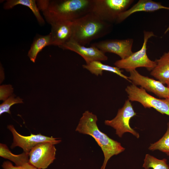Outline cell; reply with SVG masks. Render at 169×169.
Masks as SVG:
<instances>
[{
	"instance_id": "5b68a950",
	"label": "cell",
	"mask_w": 169,
	"mask_h": 169,
	"mask_svg": "<svg viewBox=\"0 0 169 169\" xmlns=\"http://www.w3.org/2000/svg\"><path fill=\"white\" fill-rule=\"evenodd\" d=\"M133 0H93L91 12L104 21L115 23L119 15L128 9Z\"/></svg>"
},
{
	"instance_id": "7c38bea8",
	"label": "cell",
	"mask_w": 169,
	"mask_h": 169,
	"mask_svg": "<svg viewBox=\"0 0 169 169\" xmlns=\"http://www.w3.org/2000/svg\"><path fill=\"white\" fill-rule=\"evenodd\" d=\"M63 49L69 50L78 54L84 60L86 64L95 61H104L108 59L105 53L95 46L91 45L86 47L81 45L71 39L59 47Z\"/></svg>"
},
{
	"instance_id": "9a60e30c",
	"label": "cell",
	"mask_w": 169,
	"mask_h": 169,
	"mask_svg": "<svg viewBox=\"0 0 169 169\" xmlns=\"http://www.w3.org/2000/svg\"><path fill=\"white\" fill-rule=\"evenodd\" d=\"M156 65L151 75L163 84H169V51L155 60Z\"/></svg>"
},
{
	"instance_id": "4fadbf2b",
	"label": "cell",
	"mask_w": 169,
	"mask_h": 169,
	"mask_svg": "<svg viewBox=\"0 0 169 169\" xmlns=\"http://www.w3.org/2000/svg\"><path fill=\"white\" fill-rule=\"evenodd\" d=\"M50 25L51 30L50 33L51 37V45L59 47L71 39L73 33L72 21H59Z\"/></svg>"
},
{
	"instance_id": "2e32d148",
	"label": "cell",
	"mask_w": 169,
	"mask_h": 169,
	"mask_svg": "<svg viewBox=\"0 0 169 169\" xmlns=\"http://www.w3.org/2000/svg\"><path fill=\"white\" fill-rule=\"evenodd\" d=\"M83 67L96 76L102 75L103 71L113 72L126 80L131 82L129 77L124 75L122 71L116 66H112L104 64L100 61H95L88 64L82 65Z\"/></svg>"
},
{
	"instance_id": "ac0fdd59",
	"label": "cell",
	"mask_w": 169,
	"mask_h": 169,
	"mask_svg": "<svg viewBox=\"0 0 169 169\" xmlns=\"http://www.w3.org/2000/svg\"><path fill=\"white\" fill-rule=\"evenodd\" d=\"M21 5L28 8L32 12L39 24L43 25L45 21L40 14L35 0H8L4 3L3 8L6 10L12 9L16 5Z\"/></svg>"
},
{
	"instance_id": "484cf974",
	"label": "cell",
	"mask_w": 169,
	"mask_h": 169,
	"mask_svg": "<svg viewBox=\"0 0 169 169\" xmlns=\"http://www.w3.org/2000/svg\"><path fill=\"white\" fill-rule=\"evenodd\" d=\"M167 87L168 88H169V84L168 85H167Z\"/></svg>"
},
{
	"instance_id": "3957f363",
	"label": "cell",
	"mask_w": 169,
	"mask_h": 169,
	"mask_svg": "<svg viewBox=\"0 0 169 169\" xmlns=\"http://www.w3.org/2000/svg\"><path fill=\"white\" fill-rule=\"evenodd\" d=\"M72 21L71 39L84 46L104 37L113 28L111 23L103 21L92 12Z\"/></svg>"
},
{
	"instance_id": "603a6c76",
	"label": "cell",
	"mask_w": 169,
	"mask_h": 169,
	"mask_svg": "<svg viewBox=\"0 0 169 169\" xmlns=\"http://www.w3.org/2000/svg\"><path fill=\"white\" fill-rule=\"evenodd\" d=\"M0 100L5 101L11 96L13 92V88L10 84L3 85L0 87Z\"/></svg>"
},
{
	"instance_id": "e0dca14e",
	"label": "cell",
	"mask_w": 169,
	"mask_h": 169,
	"mask_svg": "<svg viewBox=\"0 0 169 169\" xmlns=\"http://www.w3.org/2000/svg\"><path fill=\"white\" fill-rule=\"evenodd\" d=\"M50 34L42 35L37 34L35 37L29 50L28 55L31 61L35 62L38 54L45 47L51 45Z\"/></svg>"
},
{
	"instance_id": "9c48e42d",
	"label": "cell",
	"mask_w": 169,
	"mask_h": 169,
	"mask_svg": "<svg viewBox=\"0 0 169 169\" xmlns=\"http://www.w3.org/2000/svg\"><path fill=\"white\" fill-rule=\"evenodd\" d=\"M7 128L11 131L13 136V142L10 147L13 149L19 146L23 149L24 152L26 153H29L33 147L39 143L51 142L58 144L61 141L59 138L49 137L40 134L31 133L29 136H23L16 131L12 125H8Z\"/></svg>"
},
{
	"instance_id": "8992f818",
	"label": "cell",
	"mask_w": 169,
	"mask_h": 169,
	"mask_svg": "<svg viewBox=\"0 0 169 169\" xmlns=\"http://www.w3.org/2000/svg\"><path fill=\"white\" fill-rule=\"evenodd\" d=\"M130 101L140 103L145 108H152L162 114L169 116V99H160L147 93L143 88L133 84L128 85L125 89Z\"/></svg>"
},
{
	"instance_id": "d6986e66",
	"label": "cell",
	"mask_w": 169,
	"mask_h": 169,
	"mask_svg": "<svg viewBox=\"0 0 169 169\" xmlns=\"http://www.w3.org/2000/svg\"><path fill=\"white\" fill-rule=\"evenodd\" d=\"M0 156L14 162L16 166H21L29 162V153L23 151L19 155L13 154L7 146L4 144H0Z\"/></svg>"
},
{
	"instance_id": "7a4b0ae2",
	"label": "cell",
	"mask_w": 169,
	"mask_h": 169,
	"mask_svg": "<svg viewBox=\"0 0 169 169\" xmlns=\"http://www.w3.org/2000/svg\"><path fill=\"white\" fill-rule=\"evenodd\" d=\"M97 116L92 112L86 110L79 119L75 131L90 135L95 140L100 147L104 154V159L101 169H105L107 162L114 155L124 151L125 148L119 142L109 137L101 132L98 127Z\"/></svg>"
},
{
	"instance_id": "44dd1931",
	"label": "cell",
	"mask_w": 169,
	"mask_h": 169,
	"mask_svg": "<svg viewBox=\"0 0 169 169\" xmlns=\"http://www.w3.org/2000/svg\"><path fill=\"white\" fill-rule=\"evenodd\" d=\"M148 149L151 151L159 150L169 156V122L165 134L157 141L150 144Z\"/></svg>"
},
{
	"instance_id": "6da1fadb",
	"label": "cell",
	"mask_w": 169,
	"mask_h": 169,
	"mask_svg": "<svg viewBox=\"0 0 169 169\" xmlns=\"http://www.w3.org/2000/svg\"><path fill=\"white\" fill-rule=\"evenodd\" d=\"M36 3L47 22L73 21L91 12L93 0H39Z\"/></svg>"
},
{
	"instance_id": "7402d4cb",
	"label": "cell",
	"mask_w": 169,
	"mask_h": 169,
	"mask_svg": "<svg viewBox=\"0 0 169 169\" xmlns=\"http://www.w3.org/2000/svg\"><path fill=\"white\" fill-rule=\"evenodd\" d=\"M23 99L19 97L15 98L14 95L10 96L8 99L0 105V115L3 113L6 112L10 114L11 112L10 110L11 107L13 105L18 103H23Z\"/></svg>"
},
{
	"instance_id": "277c9868",
	"label": "cell",
	"mask_w": 169,
	"mask_h": 169,
	"mask_svg": "<svg viewBox=\"0 0 169 169\" xmlns=\"http://www.w3.org/2000/svg\"><path fill=\"white\" fill-rule=\"evenodd\" d=\"M143 34V43L141 49L133 53L126 58L116 61L114 63L115 66L120 69H124L128 72L139 67H145L148 71H151L155 67L156 62L148 57L146 50L148 39L155 35L153 32L150 31H144Z\"/></svg>"
},
{
	"instance_id": "30bf717a",
	"label": "cell",
	"mask_w": 169,
	"mask_h": 169,
	"mask_svg": "<svg viewBox=\"0 0 169 169\" xmlns=\"http://www.w3.org/2000/svg\"><path fill=\"white\" fill-rule=\"evenodd\" d=\"M129 79L132 84L152 92L161 98H169V88L159 80L140 74L136 69L130 71Z\"/></svg>"
},
{
	"instance_id": "ffe728a7",
	"label": "cell",
	"mask_w": 169,
	"mask_h": 169,
	"mask_svg": "<svg viewBox=\"0 0 169 169\" xmlns=\"http://www.w3.org/2000/svg\"><path fill=\"white\" fill-rule=\"evenodd\" d=\"M142 167L145 169H169L167 160L159 159L148 154H146L144 160Z\"/></svg>"
},
{
	"instance_id": "52a82bcc",
	"label": "cell",
	"mask_w": 169,
	"mask_h": 169,
	"mask_svg": "<svg viewBox=\"0 0 169 169\" xmlns=\"http://www.w3.org/2000/svg\"><path fill=\"white\" fill-rule=\"evenodd\" d=\"M136 115L131 103L128 99L125 101L123 107L118 110L115 117L111 120H105L104 123L114 129L115 134L120 138H121L125 133L129 132L138 138L139 134L132 129L130 124L131 119Z\"/></svg>"
},
{
	"instance_id": "cb8c5ba5",
	"label": "cell",
	"mask_w": 169,
	"mask_h": 169,
	"mask_svg": "<svg viewBox=\"0 0 169 169\" xmlns=\"http://www.w3.org/2000/svg\"><path fill=\"white\" fill-rule=\"evenodd\" d=\"M2 166L3 169H39L31 164L29 162L21 166H13L12 163L8 161H4Z\"/></svg>"
},
{
	"instance_id": "5bb4252c",
	"label": "cell",
	"mask_w": 169,
	"mask_h": 169,
	"mask_svg": "<svg viewBox=\"0 0 169 169\" xmlns=\"http://www.w3.org/2000/svg\"><path fill=\"white\" fill-rule=\"evenodd\" d=\"M161 9L169 10V7L162 5L160 3L151 0H139L130 8L120 14L115 23L118 24L121 23L131 14L136 12H152Z\"/></svg>"
},
{
	"instance_id": "ba28073f",
	"label": "cell",
	"mask_w": 169,
	"mask_h": 169,
	"mask_svg": "<svg viewBox=\"0 0 169 169\" xmlns=\"http://www.w3.org/2000/svg\"><path fill=\"white\" fill-rule=\"evenodd\" d=\"M57 144L45 142L36 145L29 153V162L38 168H47L55 159L56 149L54 145Z\"/></svg>"
},
{
	"instance_id": "d4e9b609",
	"label": "cell",
	"mask_w": 169,
	"mask_h": 169,
	"mask_svg": "<svg viewBox=\"0 0 169 169\" xmlns=\"http://www.w3.org/2000/svg\"><path fill=\"white\" fill-rule=\"evenodd\" d=\"M169 30V26L168 28H167V29L166 30V31L165 32H167Z\"/></svg>"
},
{
	"instance_id": "8fae6325",
	"label": "cell",
	"mask_w": 169,
	"mask_h": 169,
	"mask_svg": "<svg viewBox=\"0 0 169 169\" xmlns=\"http://www.w3.org/2000/svg\"><path fill=\"white\" fill-rule=\"evenodd\" d=\"M133 43L132 38L111 39L96 42L91 45L95 46L105 53H113L123 59L128 57L133 53L132 50Z\"/></svg>"
}]
</instances>
